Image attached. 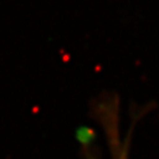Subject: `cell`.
Listing matches in <instances>:
<instances>
[{
    "mask_svg": "<svg viewBox=\"0 0 159 159\" xmlns=\"http://www.w3.org/2000/svg\"><path fill=\"white\" fill-rule=\"evenodd\" d=\"M113 136V139L111 140V146H112V153H113V159H127V153H126V146H121L119 143L118 137H116L117 132H111Z\"/></svg>",
    "mask_w": 159,
    "mask_h": 159,
    "instance_id": "6da1fadb",
    "label": "cell"
}]
</instances>
